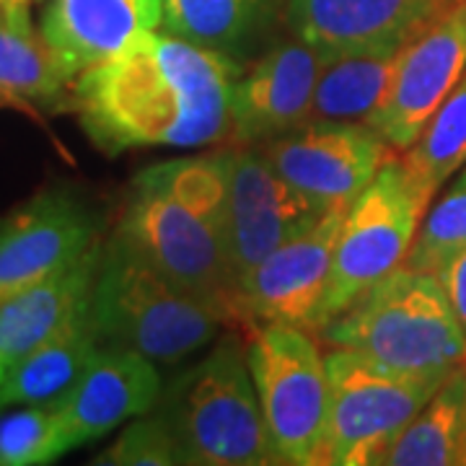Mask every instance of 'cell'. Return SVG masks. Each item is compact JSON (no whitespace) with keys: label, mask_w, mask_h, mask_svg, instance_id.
<instances>
[{"label":"cell","mask_w":466,"mask_h":466,"mask_svg":"<svg viewBox=\"0 0 466 466\" xmlns=\"http://www.w3.org/2000/svg\"><path fill=\"white\" fill-rule=\"evenodd\" d=\"M345 213L348 210H327L306 231L267 254L238 283V329L251 334L262 324H290L314 332Z\"/></svg>","instance_id":"8fae6325"},{"label":"cell","mask_w":466,"mask_h":466,"mask_svg":"<svg viewBox=\"0 0 466 466\" xmlns=\"http://www.w3.org/2000/svg\"><path fill=\"white\" fill-rule=\"evenodd\" d=\"M164 0H50L39 32L67 86L161 29Z\"/></svg>","instance_id":"2e32d148"},{"label":"cell","mask_w":466,"mask_h":466,"mask_svg":"<svg viewBox=\"0 0 466 466\" xmlns=\"http://www.w3.org/2000/svg\"><path fill=\"white\" fill-rule=\"evenodd\" d=\"M104 238L76 265L0 300V381L29 352L63 332L91 300Z\"/></svg>","instance_id":"ac0fdd59"},{"label":"cell","mask_w":466,"mask_h":466,"mask_svg":"<svg viewBox=\"0 0 466 466\" xmlns=\"http://www.w3.org/2000/svg\"><path fill=\"white\" fill-rule=\"evenodd\" d=\"M453 0H288L290 34L321 52L404 47Z\"/></svg>","instance_id":"e0dca14e"},{"label":"cell","mask_w":466,"mask_h":466,"mask_svg":"<svg viewBox=\"0 0 466 466\" xmlns=\"http://www.w3.org/2000/svg\"><path fill=\"white\" fill-rule=\"evenodd\" d=\"M464 466H466V456H464Z\"/></svg>","instance_id":"4dcf8cb0"},{"label":"cell","mask_w":466,"mask_h":466,"mask_svg":"<svg viewBox=\"0 0 466 466\" xmlns=\"http://www.w3.org/2000/svg\"><path fill=\"white\" fill-rule=\"evenodd\" d=\"M101 350V339L91 321V300L63 332L18 360L0 381V410L16 404H45L60 400L86 366Z\"/></svg>","instance_id":"ffe728a7"},{"label":"cell","mask_w":466,"mask_h":466,"mask_svg":"<svg viewBox=\"0 0 466 466\" xmlns=\"http://www.w3.org/2000/svg\"><path fill=\"white\" fill-rule=\"evenodd\" d=\"M67 453L57 404H16L0 410V466L50 464Z\"/></svg>","instance_id":"d4e9b609"},{"label":"cell","mask_w":466,"mask_h":466,"mask_svg":"<svg viewBox=\"0 0 466 466\" xmlns=\"http://www.w3.org/2000/svg\"><path fill=\"white\" fill-rule=\"evenodd\" d=\"M94 464L106 466H177L184 464L174 435L156 412L135 417L115 443L101 451Z\"/></svg>","instance_id":"4316f807"},{"label":"cell","mask_w":466,"mask_h":466,"mask_svg":"<svg viewBox=\"0 0 466 466\" xmlns=\"http://www.w3.org/2000/svg\"><path fill=\"white\" fill-rule=\"evenodd\" d=\"M226 150L143 168L130 184L115 233L167 278L226 311L233 329L236 288L226 257Z\"/></svg>","instance_id":"7a4b0ae2"},{"label":"cell","mask_w":466,"mask_h":466,"mask_svg":"<svg viewBox=\"0 0 466 466\" xmlns=\"http://www.w3.org/2000/svg\"><path fill=\"white\" fill-rule=\"evenodd\" d=\"M91 321L101 345L135 350L158 366L182 363L231 327L223 309L174 283L119 233L101 249Z\"/></svg>","instance_id":"3957f363"},{"label":"cell","mask_w":466,"mask_h":466,"mask_svg":"<svg viewBox=\"0 0 466 466\" xmlns=\"http://www.w3.org/2000/svg\"><path fill=\"white\" fill-rule=\"evenodd\" d=\"M164 394L158 363L135 350L101 345L57 404L66 449H81L116 425L148 415Z\"/></svg>","instance_id":"9a60e30c"},{"label":"cell","mask_w":466,"mask_h":466,"mask_svg":"<svg viewBox=\"0 0 466 466\" xmlns=\"http://www.w3.org/2000/svg\"><path fill=\"white\" fill-rule=\"evenodd\" d=\"M153 412L167 422L184 464H280L238 332L220 337L208 355L179 370Z\"/></svg>","instance_id":"277c9868"},{"label":"cell","mask_w":466,"mask_h":466,"mask_svg":"<svg viewBox=\"0 0 466 466\" xmlns=\"http://www.w3.org/2000/svg\"><path fill=\"white\" fill-rule=\"evenodd\" d=\"M228 171V220L226 257L233 288L249 275L267 254L296 233L306 231L327 210L278 174L257 146L226 150Z\"/></svg>","instance_id":"30bf717a"},{"label":"cell","mask_w":466,"mask_h":466,"mask_svg":"<svg viewBox=\"0 0 466 466\" xmlns=\"http://www.w3.org/2000/svg\"><path fill=\"white\" fill-rule=\"evenodd\" d=\"M435 278L441 280L446 296H449L453 314L461 321L466 332V249L456 251L443 265L438 267Z\"/></svg>","instance_id":"83f0119b"},{"label":"cell","mask_w":466,"mask_h":466,"mask_svg":"<svg viewBox=\"0 0 466 466\" xmlns=\"http://www.w3.org/2000/svg\"><path fill=\"white\" fill-rule=\"evenodd\" d=\"M466 73V0H453L400 52L391 88L368 127L407 150Z\"/></svg>","instance_id":"7c38bea8"},{"label":"cell","mask_w":466,"mask_h":466,"mask_svg":"<svg viewBox=\"0 0 466 466\" xmlns=\"http://www.w3.org/2000/svg\"><path fill=\"white\" fill-rule=\"evenodd\" d=\"M425 213L401 158H391L345 213L314 334L404 265Z\"/></svg>","instance_id":"ba28073f"},{"label":"cell","mask_w":466,"mask_h":466,"mask_svg":"<svg viewBox=\"0 0 466 466\" xmlns=\"http://www.w3.org/2000/svg\"><path fill=\"white\" fill-rule=\"evenodd\" d=\"M99 241V218L76 192L42 189L0 220V300L76 265Z\"/></svg>","instance_id":"4fadbf2b"},{"label":"cell","mask_w":466,"mask_h":466,"mask_svg":"<svg viewBox=\"0 0 466 466\" xmlns=\"http://www.w3.org/2000/svg\"><path fill=\"white\" fill-rule=\"evenodd\" d=\"M257 148L321 210H348L376 174L400 156L381 133L352 122H309Z\"/></svg>","instance_id":"9c48e42d"},{"label":"cell","mask_w":466,"mask_h":466,"mask_svg":"<svg viewBox=\"0 0 466 466\" xmlns=\"http://www.w3.org/2000/svg\"><path fill=\"white\" fill-rule=\"evenodd\" d=\"M401 47L327 52L319 73L309 122L370 125L394 81Z\"/></svg>","instance_id":"44dd1931"},{"label":"cell","mask_w":466,"mask_h":466,"mask_svg":"<svg viewBox=\"0 0 466 466\" xmlns=\"http://www.w3.org/2000/svg\"><path fill=\"white\" fill-rule=\"evenodd\" d=\"M238 57L167 32L140 36L70 86V109L109 156L133 148H200L231 137Z\"/></svg>","instance_id":"6da1fadb"},{"label":"cell","mask_w":466,"mask_h":466,"mask_svg":"<svg viewBox=\"0 0 466 466\" xmlns=\"http://www.w3.org/2000/svg\"><path fill=\"white\" fill-rule=\"evenodd\" d=\"M324 57L327 52L293 34L241 70L231 91L233 143L259 146L309 125Z\"/></svg>","instance_id":"5bb4252c"},{"label":"cell","mask_w":466,"mask_h":466,"mask_svg":"<svg viewBox=\"0 0 466 466\" xmlns=\"http://www.w3.org/2000/svg\"><path fill=\"white\" fill-rule=\"evenodd\" d=\"M464 456L466 363H461L383 453L381 466H464Z\"/></svg>","instance_id":"7402d4cb"},{"label":"cell","mask_w":466,"mask_h":466,"mask_svg":"<svg viewBox=\"0 0 466 466\" xmlns=\"http://www.w3.org/2000/svg\"><path fill=\"white\" fill-rule=\"evenodd\" d=\"M461 249H466V187H456L425 213L404 265L438 272V267Z\"/></svg>","instance_id":"484cf974"},{"label":"cell","mask_w":466,"mask_h":466,"mask_svg":"<svg viewBox=\"0 0 466 466\" xmlns=\"http://www.w3.org/2000/svg\"><path fill=\"white\" fill-rule=\"evenodd\" d=\"M319 339L397 373H449L466 363V332L435 272L401 265L370 285Z\"/></svg>","instance_id":"5b68a950"},{"label":"cell","mask_w":466,"mask_h":466,"mask_svg":"<svg viewBox=\"0 0 466 466\" xmlns=\"http://www.w3.org/2000/svg\"><path fill=\"white\" fill-rule=\"evenodd\" d=\"M247 358L278 461L321 464L329 407L327 355L309 329L262 324L249 334Z\"/></svg>","instance_id":"52a82bcc"},{"label":"cell","mask_w":466,"mask_h":466,"mask_svg":"<svg viewBox=\"0 0 466 466\" xmlns=\"http://www.w3.org/2000/svg\"><path fill=\"white\" fill-rule=\"evenodd\" d=\"M11 3H26V0H0V5H11Z\"/></svg>","instance_id":"f546056e"},{"label":"cell","mask_w":466,"mask_h":466,"mask_svg":"<svg viewBox=\"0 0 466 466\" xmlns=\"http://www.w3.org/2000/svg\"><path fill=\"white\" fill-rule=\"evenodd\" d=\"M459 368V366H456ZM329 407L321 464L381 466L410 420L449 373H397L345 348H329Z\"/></svg>","instance_id":"8992f818"},{"label":"cell","mask_w":466,"mask_h":466,"mask_svg":"<svg viewBox=\"0 0 466 466\" xmlns=\"http://www.w3.org/2000/svg\"><path fill=\"white\" fill-rule=\"evenodd\" d=\"M70 106V86L60 76L26 3L0 5V106L55 112Z\"/></svg>","instance_id":"d6986e66"},{"label":"cell","mask_w":466,"mask_h":466,"mask_svg":"<svg viewBox=\"0 0 466 466\" xmlns=\"http://www.w3.org/2000/svg\"><path fill=\"white\" fill-rule=\"evenodd\" d=\"M456 187H466V168H464V174L459 177V182H456Z\"/></svg>","instance_id":"f1b7e54d"},{"label":"cell","mask_w":466,"mask_h":466,"mask_svg":"<svg viewBox=\"0 0 466 466\" xmlns=\"http://www.w3.org/2000/svg\"><path fill=\"white\" fill-rule=\"evenodd\" d=\"M400 158L420 202L431 208L438 189L466 167V73Z\"/></svg>","instance_id":"603a6c76"},{"label":"cell","mask_w":466,"mask_h":466,"mask_svg":"<svg viewBox=\"0 0 466 466\" xmlns=\"http://www.w3.org/2000/svg\"><path fill=\"white\" fill-rule=\"evenodd\" d=\"M269 0H164L161 32L236 57L262 26Z\"/></svg>","instance_id":"cb8c5ba5"}]
</instances>
